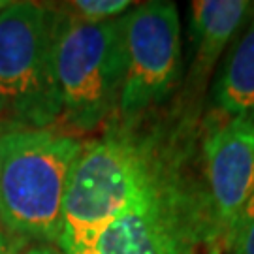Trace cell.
<instances>
[{
	"label": "cell",
	"instance_id": "3957f363",
	"mask_svg": "<svg viewBox=\"0 0 254 254\" xmlns=\"http://www.w3.org/2000/svg\"><path fill=\"white\" fill-rule=\"evenodd\" d=\"M55 75L61 123L75 132H94L117 117L125 81L121 17L87 23L59 8Z\"/></svg>",
	"mask_w": 254,
	"mask_h": 254
},
{
	"label": "cell",
	"instance_id": "7a4b0ae2",
	"mask_svg": "<svg viewBox=\"0 0 254 254\" xmlns=\"http://www.w3.org/2000/svg\"><path fill=\"white\" fill-rule=\"evenodd\" d=\"M83 143L75 134L0 121V226L59 245L63 205Z\"/></svg>",
	"mask_w": 254,
	"mask_h": 254
},
{
	"label": "cell",
	"instance_id": "7c38bea8",
	"mask_svg": "<svg viewBox=\"0 0 254 254\" xmlns=\"http://www.w3.org/2000/svg\"><path fill=\"white\" fill-rule=\"evenodd\" d=\"M30 241L23 237L9 234L8 230L0 226V254H25Z\"/></svg>",
	"mask_w": 254,
	"mask_h": 254
},
{
	"label": "cell",
	"instance_id": "4fadbf2b",
	"mask_svg": "<svg viewBox=\"0 0 254 254\" xmlns=\"http://www.w3.org/2000/svg\"><path fill=\"white\" fill-rule=\"evenodd\" d=\"M25 254H64V251L53 243H30Z\"/></svg>",
	"mask_w": 254,
	"mask_h": 254
},
{
	"label": "cell",
	"instance_id": "5bb4252c",
	"mask_svg": "<svg viewBox=\"0 0 254 254\" xmlns=\"http://www.w3.org/2000/svg\"><path fill=\"white\" fill-rule=\"evenodd\" d=\"M9 4H11V2H8V0H0V11H2V9L8 8Z\"/></svg>",
	"mask_w": 254,
	"mask_h": 254
},
{
	"label": "cell",
	"instance_id": "5b68a950",
	"mask_svg": "<svg viewBox=\"0 0 254 254\" xmlns=\"http://www.w3.org/2000/svg\"><path fill=\"white\" fill-rule=\"evenodd\" d=\"M215 228L201 177L183 168L73 254H198Z\"/></svg>",
	"mask_w": 254,
	"mask_h": 254
},
{
	"label": "cell",
	"instance_id": "8992f818",
	"mask_svg": "<svg viewBox=\"0 0 254 254\" xmlns=\"http://www.w3.org/2000/svg\"><path fill=\"white\" fill-rule=\"evenodd\" d=\"M123 21L125 81L121 119L156 111L177 91L183 75L181 27L173 2L153 0L128 9Z\"/></svg>",
	"mask_w": 254,
	"mask_h": 254
},
{
	"label": "cell",
	"instance_id": "ba28073f",
	"mask_svg": "<svg viewBox=\"0 0 254 254\" xmlns=\"http://www.w3.org/2000/svg\"><path fill=\"white\" fill-rule=\"evenodd\" d=\"M251 9L253 2L247 0H196L190 4L192 59L177 106L185 117L198 121L209 79Z\"/></svg>",
	"mask_w": 254,
	"mask_h": 254
},
{
	"label": "cell",
	"instance_id": "30bf717a",
	"mask_svg": "<svg viewBox=\"0 0 254 254\" xmlns=\"http://www.w3.org/2000/svg\"><path fill=\"white\" fill-rule=\"evenodd\" d=\"M132 6L128 0H75L68 4V9L73 15L87 23L111 21L119 15H125Z\"/></svg>",
	"mask_w": 254,
	"mask_h": 254
},
{
	"label": "cell",
	"instance_id": "277c9868",
	"mask_svg": "<svg viewBox=\"0 0 254 254\" xmlns=\"http://www.w3.org/2000/svg\"><path fill=\"white\" fill-rule=\"evenodd\" d=\"M59 8L11 2L0 11V117L30 128L61 119L55 75Z\"/></svg>",
	"mask_w": 254,
	"mask_h": 254
},
{
	"label": "cell",
	"instance_id": "8fae6325",
	"mask_svg": "<svg viewBox=\"0 0 254 254\" xmlns=\"http://www.w3.org/2000/svg\"><path fill=\"white\" fill-rule=\"evenodd\" d=\"M230 254H254V194L241 209L226 241Z\"/></svg>",
	"mask_w": 254,
	"mask_h": 254
},
{
	"label": "cell",
	"instance_id": "9c48e42d",
	"mask_svg": "<svg viewBox=\"0 0 254 254\" xmlns=\"http://www.w3.org/2000/svg\"><path fill=\"white\" fill-rule=\"evenodd\" d=\"M211 102L220 117L254 119V8L215 77Z\"/></svg>",
	"mask_w": 254,
	"mask_h": 254
},
{
	"label": "cell",
	"instance_id": "6da1fadb",
	"mask_svg": "<svg viewBox=\"0 0 254 254\" xmlns=\"http://www.w3.org/2000/svg\"><path fill=\"white\" fill-rule=\"evenodd\" d=\"M134 119L115 117L85 141L70 173L59 247L73 254L113 218L127 213L183 168L190 166L196 121L175 108Z\"/></svg>",
	"mask_w": 254,
	"mask_h": 254
},
{
	"label": "cell",
	"instance_id": "52a82bcc",
	"mask_svg": "<svg viewBox=\"0 0 254 254\" xmlns=\"http://www.w3.org/2000/svg\"><path fill=\"white\" fill-rule=\"evenodd\" d=\"M201 181L215 241L228 236L254 194V119L224 117L209 125L201 139Z\"/></svg>",
	"mask_w": 254,
	"mask_h": 254
}]
</instances>
